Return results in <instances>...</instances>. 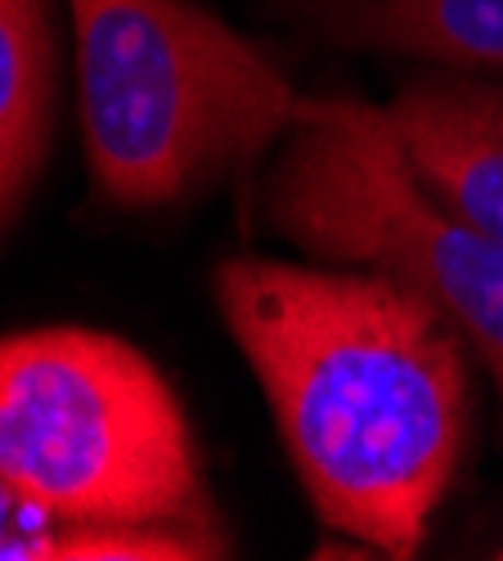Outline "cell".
Returning a JSON list of instances; mask_svg holds the SVG:
<instances>
[{"instance_id": "1", "label": "cell", "mask_w": 503, "mask_h": 561, "mask_svg": "<svg viewBox=\"0 0 503 561\" xmlns=\"http://www.w3.org/2000/svg\"><path fill=\"white\" fill-rule=\"evenodd\" d=\"M216 306L319 522L414 557L468 440L464 333L378 270L225 261Z\"/></svg>"}, {"instance_id": "2", "label": "cell", "mask_w": 503, "mask_h": 561, "mask_svg": "<svg viewBox=\"0 0 503 561\" xmlns=\"http://www.w3.org/2000/svg\"><path fill=\"white\" fill-rule=\"evenodd\" d=\"M0 494L64 530L180 535L220 548L185 409L113 333L0 337Z\"/></svg>"}, {"instance_id": "3", "label": "cell", "mask_w": 503, "mask_h": 561, "mask_svg": "<svg viewBox=\"0 0 503 561\" xmlns=\"http://www.w3.org/2000/svg\"><path fill=\"white\" fill-rule=\"evenodd\" d=\"M85 158L100 194L162 207L293 130L301 100L190 0H72Z\"/></svg>"}, {"instance_id": "4", "label": "cell", "mask_w": 503, "mask_h": 561, "mask_svg": "<svg viewBox=\"0 0 503 561\" xmlns=\"http://www.w3.org/2000/svg\"><path fill=\"white\" fill-rule=\"evenodd\" d=\"M265 216L301 252L391 274L485 359L503 396V239L449 216L409 171L387 108L301 100L265 180Z\"/></svg>"}, {"instance_id": "5", "label": "cell", "mask_w": 503, "mask_h": 561, "mask_svg": "<svg viewBox=\"0 0 503 561\" xmlns=\"http://www.w3.org/2000/svg\"><path fill=\"white\" fill-rule=\"evenodd\" d=\"M387 122L423 190L503 239V81L423 77L400 90Z\"/></svg>"}, {"instance_id": "6", "label": "cell", "mask_w": 503, "mask_h": 561, "mask_svg": "<svg viewBox=\"0 0 503 561\" xmlns=\"http://www.w3.org/2000/svg\"><path fill=\"white\" fill-rule=\"evenodd\" d=\"M288 5L329 41L355 50L503 72V0H288Z\"/></svg>"}, {"instance_id": "7", "label": "cell", "mask_w": 503, "mask_h": 561, "mask_svg": "<svg viewBox=\"0 0 503 561\" xmlns=\"http://www.w3.org/2000/svg\"><path fill=\"white\" fill-rule=\"evenodd\" d=\"M50 90L55 41L45 0H0V229L45 158Z\"/></svg>"}, {"instance_id": "8", "label": "cell", "mask_w": 503, "mask_h": 561, "mask_svg": "<svg viewBox=\"0 0 503 561\" xmlns=\"http://www.w3.org/2000/svg\"><path fill=\"white\" fill-rule=\"evenodd\" d=\"M499 557H503V552H499Z\"/></svg>"}]
</instances>
